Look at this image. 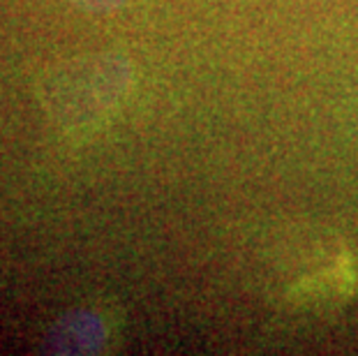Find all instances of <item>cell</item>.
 <instances>
[{"mask_svg": "<svg viewBox=\"0 0 358 356\" xmlns=\"http://www.w3.org/2000/svg\"><path fill=\"white\" fill-rule=\"evenodd\" d=\"M109 343V322L97 310H74L49 331L44 352L95 354Z\"/></svg>", "mask_w": 358, "mask_h": 356, "instance_id": "obj_2", "label": "cell"}, {"mask_svg": "<svg viewBox=\"0 0 358 356\" xmlns=\"http://www.w3.org/2000/svg\"><path fill=\"white\" fill-rule=\"evenodd\" d=\"M132 83L125 58L102 54L60 65L42 81L47 113L70 132L97 125L123 102Z\"/></svg>", "mask_w": 358, "mask_h": 356, "instance_id": "obj_1", "label": "cell"}, {"mask_svg": "<svg viewBox=\"0 0 358 356\" xmlns=\"http://www.w3.org/2000/svg\"><path fill=\"white\" fill-rule=\"evenodd\" d=\"M72 3L88 12H111V10H118L125 0H72Z\"/></svg>", "mask_w": 358, "mask_h": 356, "instance_id": "obj_3", "label": "cell"}]
</instances>
